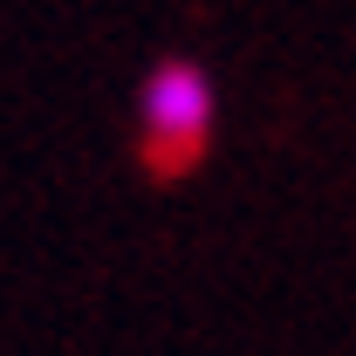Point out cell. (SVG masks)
<instances>
[{"mask_svg": "<svg viewBox=\"0 0 356 356\" xmlns=\"http://www.w3.org/2000/svg\"><path fill=\"white\" fill-rule=\"evenodd\" d=\"M213 124H220V89L199 55H158L137 89V172L151 185H185L213 158Z\"/></svg>", "mask_w": 356, "mask_h": 356, "instance_id": "1", "label": "cell"}]
</instances>
